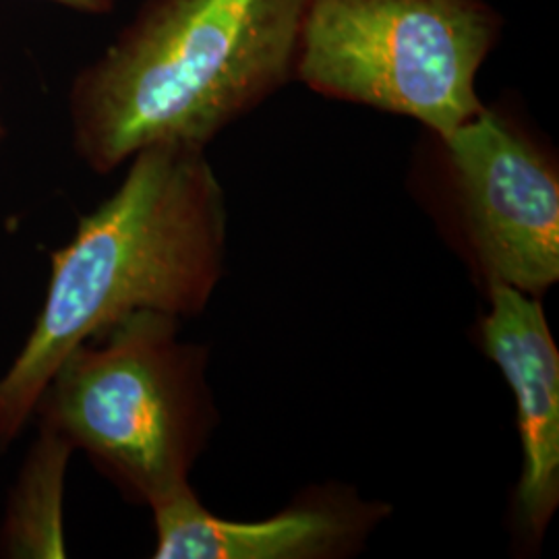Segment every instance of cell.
Wrapping results in <instances>:
<instances>
[{
	"label": "cell",
	"mask_w": 559,
	"mask_h": 559,
	"mask_svg": "<svg viewBox=\"0 0 559 559\" xmlns=\"http://www.w3.org/2000/svg\"><path fill=\"white\" fill-rule=\"evenodd\" d=\"M127 164L119 189L50 255L38 318L0 376V454L73 348L140 311L200 316L221 282L226 201L205 150L156 143Z\"/></svg>",
	"instance_id": "1"
},
{
	"label": "cell",
	"mask_w": 559,
	"mask_h": 559,
	"mask_svg": "<svg viewBox=\"0 0 559 559\" xmlns=\"http://www.w3.org/2000/svg\"><path fill=\"white\" fill-rule=\"evenodd\" d=\"M309 0H143L71 81L80 160L110 175L156 143L207 147L297 81Z\"/></svg>",
	"instance_id": "2"
},
{
	"label": "cell",
	"mask_w": 559,
	"mask_h": 559,
	"mask_svg": "<svg viewBox=\"0 0 559 559\" xmlns=\"http://www.w3.org/2000/svg\"><path fill=\"white\" fill-rule=\"evenodd\" d=\"M177 334L166 313L124 318L62 359L34 411L150 508L189 487L212 425L205 353Z\"/></svg>",
	"instance_id": "3"
},
{
	"label": "cell",
	"mask_w": 559,
	"mask_h": 559,
	"mask_svg": "<svg viewBox=\"0 0 559 559\" xmlns=\"http://www.w3.org/2000/svg\"><path fill=\"white\" fill-rule=\"evenodd\" d=\"M501 36L487 0H309L297 81L443 138L485 106L477 75Z\"/></svg>",
	"instance_id": "4"
},
{
	"label": "cell",
	"mask_w": 559,
	"mask_h": 559,
	"mask_svg": "<svg viewBox=\"0 0 559 559\" xmlns=\"http://www.w3.org/2000/svg\"><path fill=\"white\" fill-rule=\"evenodd\" d=\"M433 140L487 280L531 297L554 286L559 179L551 156L519 120L489 106Z\"/></svg>",
	"instance_id": "5"
},
{
	"label": "cell",
	"mask_w": 559,
	"mask_h": 559,
	"mask_svg": "<svg viewBox=\"0 0 559 559\" xmlns=\"http://www.w3.org/2000/svg\"><path fill=\"white\" fill-rule=\"evenodd\" d=\"M489 295L483 346L519 406L520 519L543 535L559 503V350L539 300L498 282H489Z\"/></svg>",
	"instance_id": "6"
},
{
	"label": "cell",
	"mask_w": 559,
	"mask_h": 559,
	"mask_svg": "<svg viewBox=\"0 0 559 559\" xmlns=\"http://www.w3.org/2000/svg\"><path fill=\"white\" fill-rule=\"evenodd\" d=\"M158 559H311L334 556L369 526V510L311 501L272 519L212 514L191 485L152 506Z\"/></svg>",
	"instance_id": "7"
},
{
	"label": "cell",
	"mask_w": 559,
	"mask_h": 559,
	"mask_svg": "<svg viewBox=\"0 0 559 559\" xmlns=\"http://www.w3.org/2000/svg\"><path fill=\"white\" fill-rule=\"evenodd\" d=\"M73 445L38 425V438L21 464L0 524V556L11 559H62L64 483Z\"/></svg>",
	"instance_id": "8"
},
{
	"label": "cell",
	"mask_w": 559,
	"mask_h": 559,
	"mask_svg": "<svg viewBox=\"0 0 559 559\" xmlns=\"http://www.w3.org/2000/svg\"><path fill=\"white\" fill-rule=\"evenodd\" d=\"M44 2L59 4L62 9L75 11L81 15H108L119 4V0H44Z\"/></svg>",
	"instance_id": "9"
},
{
	"label": "cell",
	"mask_w": 559,
	"mask_h": 559,
	"mask_svg": "<svg viewBox=\"0 0 559 559\" xmlns=\"http://www.w3.org/2000/svg\"><path fill=\"white\" fill-rule=\"evenodd\" d=\"M4 138H7V124H4L2 112H0V140H4Z\"/></svg>",
	"instance_id": "10"
}]
</instances>
